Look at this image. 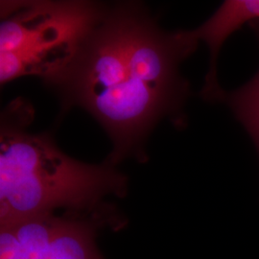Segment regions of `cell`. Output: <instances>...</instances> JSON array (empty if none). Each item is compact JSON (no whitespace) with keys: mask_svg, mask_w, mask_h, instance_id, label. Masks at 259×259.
Masks as SVG:
<instances>
[{"mask_svg":"<svg viewBox=\"0 0 259 259\" xmlns=\"http://www.w3.org/2000/svg\"><path fill=\"white\" fill-rule=\"evenodd\" d=\"M243 25L252 28L259 37V0H228L204 23L193 29L195 37L209 50V68L203 93L213 96L221 91L217 78V61L226 40Z\"/></svg>","mask_w":259,"mask_h":259,"instance_id":"5b68a950","label":"cell"},{"mask_svg":"<svg viewBox=\"0 0 259 259\" xmlns=\"http://www.w3.org/2000/svg\"><path fill=\"white\" fill-rule=\"evenodd\" d=\"M198 45L192 30L158 27L140 3L107 6L70 65L47 84L63 112L78 107L99 122L112 144L106 161H144L157 123L183 120L190 89L180 65Z\"/></svg>","mask_w":259,"mask_h":259,"instance_id":"6da1fadb","label":"cell"},{"mask_svg":"<svg viewBox=\"0 0 259 259\" xmlns=\"http://www.w3.org/2000/svg\"><path fill=\"white\" fill-rule=\"evenodd\" d=\"M0 259H30L9 226H0Z\"/></svg>","mask_w":259,"mask_h":259,"instance_id":"52a82bcc","label":"cell"},{"mask_svg":"<svg viewBox=\"0 0 259 259\" xmlns=\"http://www.w3.org/2000/svg\"><path fill=\"white\" fill-rule=\"evenodd\" d=\"M30 259H103L95 244V226L89 220L53 213L28 217L13 225Z\"/></svg>","mask_w":259,"mask_h":259,"instance_id":"277c9868","label":"cell"},{"mask_svg":"<svg viewBox=\"0 0 259 259\" xmlns=\"http://www.w3.org/2000/svg\"><path fill=\"white\" fill-rule=\"evenodd\" d=\"M221 102L229 106L248 132L259 156V69L253 78L240 89L231 93L225 92Z\"/></svg>","mask_w":259,"mask_h":259,"instance_id":"8992f818","label":"cell"},{"mask_svg":"<svg viewBox=\"0 0 259 259\" xmlns=\"http://www.w3.org/2000/svg\"><path fill=\"white\" fill-rule=\"evenodd\" d=\"M29 105L3 112L0 132V226L57 208L90 211L105 197H124L127 177L105 160L88 164L65 154L47 134L28 132Z\"/></svg>","mask_w":259,"mask_h":259,"instance_id":"7a4b0ae2","label":"cell"},{"mask_svg":"<svg viewBox=\"0 0 259 259\" xmlns=\"http://www.w3.org/2000/svg\"><path fill=\"white\" fill-rule=\"evenodd\" d=\"M0 83L37 76L47 83L73 61L106 5L92 1L1 2Z\"/></svg>","mask_w":259,"mask_h":259,"instance_id":"3957f363","label":"cell"}]
</instances>
